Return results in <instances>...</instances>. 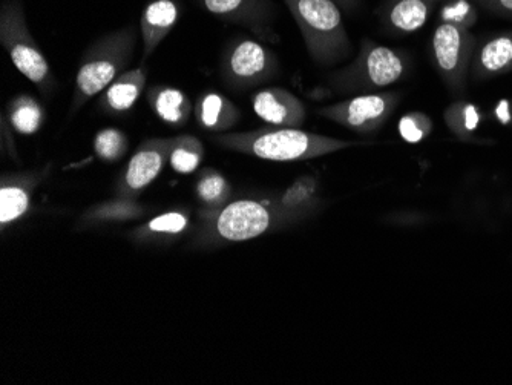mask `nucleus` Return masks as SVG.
Masks as SVG:
<instances>
[{"label":"nucleus","instance_id":"obj_31","mask_svg":"<svg viewBox=\"0 0 512 385\" xmlns=\"http://www.w3.org/2000/svg\"><path fill=\"white\" fill-rule=\"evenodd\" d=\"M494 116L502 125H511L512 123V103L509 100H502L497 103L494 109Z\"/></svg>","mask_w":512,"mask_h":385},{"label":"nucleus","instance_id":"obj_21","mask_svg":"<svg viewBox=\"0 0 512 385\" xmlns=\"http://www.w3.org/2000/svg\"><path fill=\"white\" fill-rule=\"evenodd\" d=\"M445 123L448 129L456 135L457 139L463 142H474L477 129L483 120L482 111L479 106L467 100H456L451 103L444 114Z\"/></svg>","mask_w":512,"mask_h":385},{"label":"nucleus","instance_id":"obj_22","mask_svg":"<svg viewBox=\"0 0 512 385\" xmlns=\"http://www.w3.org/2000/svg\"><path fill=\"white\" fill-rule=\"evenodd\" d=\"M204 158V146L194 135H178L172 139L169 165L177 174L189 175L200 168Z\"/></svg>","mask_w":512,"mask_h":385},{"label":"nucleus","instance_id":"obj_19","mask_svg":"<svg viewBox=\"0 0 512 385\" xmlns=\"http://www.w3.org/2000/svg\"><path fill=\"white\" fill-rule=\"evenodd\" d=\"M195 119L204 131L223 134L235 128L241 120L240 109L220 93H204L195 103Z\"/></svg>","mask_w":512,"mask_h":385},{"label":"nucleus","instance_id":"obj_7","mask_svg":"<svg viewBox=\"0 0 512 385\" xmlns=\"http://www.w3.org/2000/svg\"><path fill=\"white\" fill-rule=\"evenodd\" d=\"M279 60L270 48L252 37H235L220 60V76L232 91H247L275 79Z\"/></svg>","mask_w":512,"mask_h":385},{"label":"nucleus","instance_id":"obj_17","mask_svg":"<svg viewBox=\"0 0 512 385\" xmlns=\"http://www.w3.org/2000/svg\"><path fill=\"white\" fill-rule=\"evenodd\" d=\"M434 7L431 0H385L379 14L390 33L413 34L427 24Z\"/></svg>","mask_w":512,"mask_h":385},{"label":"nucleus","instance_id":"obj_9","mask_svg":"<svg viewBox=\"0 0 512 385\" xmlns=\"http://www.w3.org/2000/svg\"><path fill=\"white\" fill-rule=\"evenodd\" d=\"M401 96L398 93L359 94L342 102L325 106L319 116L344 126L358 134H373L381 129L398 108Z\"/></svg>","mask_w":512,"mask_h":385},{"label":"nucleus","instance_id":"obj_28","mask_svg":"<svg viewBox=\"0 0 512 385\" xmlns=\"http://www.w3.org/2000/svg\"><path fill=\"white\" fill-rule=\"evenodd\" d=\"M142 215V208L135 205L134 201L131 200H119L117 203H111V205H103L100 208L94 209L89 212V217L92 220L100 221H122L129 220V218L138 217Z\"/></svg>","mask_w":512,"mask_h":385},{"label":"nucleus","instance_id":"obj_2","mask_svg":"<svg viewBox=\"0 0 512 385\" xmlns=\"http://www.w3.org/2000/svg\"><path fill=\"white\" fill-rule=\"evenodd\" d=\"M315 181L301 178L284 194L279 205L263 200L241 198L230 201L214 218L217 240L240 243L266 234L281 223H289L307 211L306 200L312 198Z\"/></svg>","mask_w":512,"mask_h":385},{"label":"nucleus","instance_id":"obj_14","mask_svg":"<svg viewBox=\"0 0 512 385\" xmlns=\"http://www.w3.org/2000/svg\"><path fill=\"white\" fill-rule=\"evenodd\" d=\"M512 71V31L491 34L477 40L470 65L474 80L493 79Z\"/></svg>","mask_w":512,"mask_h":385},{"label":"nucleus","instance_id":"obj_24","mask_svg":"<svg viewBox=\"0 0 512 385\" xmlns=\"http://www.w3.org/2000/svg\"><path fill=\"white\" fill-rule=\"evenodd\" d=\"M197 195L203 205L211 211H218L229 203L232 186L221 172L207 168L198 177Z\"/></svg>","mask_w":512,"mask_h":385},{"label":"nucleus","instance_id":"obj_26","mask_svg":"<svg viewBox=\"0 0 512 385\" xmlns=\"http://www.w3.org/2000/svg\"><path fill=\"white\" fill-rule=\"evenodd\" d=\"M442 24L471 30L479 20V10L473 0H447L439 11Z\"/></svg>","mask_w":512,"mask_h":385},{"label":"nucleus","instance_id":"obj_6","mask_svg":"<svg viewBox=\"0 0 512 385\" xmlns=\"http://www.w3.org/2000/svg\"><path fill=\"white\" fill-rule=\"evenodd\" d=\"M0 43L22 76L37 86L43 96L56 89V77L31 34L22 0H4L0 5Z\"/></svg>","mask_w":512,"mask_h":385},{"label":"nucleus","instance_id":"obj_15","mask_svg":"<svg viewBox=\"0 0 512 385\" xmlns=\"http://www.w3.org/2000/svg\"><path fill=\"white\" fill-rule=\"evenodd\" d=\"M180 5L177 0H151L140 19L143 40V60L149 59L160 47V43L174 30L180 20Z\"/></svg>","mask_w":512,"mask_h":385},{"label":"nucleus","instance_id":"obj_30","mask_svg":"<svg viewBox=\"0 0 512 385\" xmlns=\"http://www.w3.org/2000/svg\"><path fill=\"white\" fill-rule=\"evenodd\" d=\"M11 125L8 122L7 116L2 114V142H4V148L10 152V157L14 160H19L17 157L16 143H14L13 134H11Z\"/></svg>","mask_w":512,"mask_h":385},{"label":"nucleus","instance_id":"obj_33","mask_svg":"<svg viewBox=\"0 0 512 385\" xmlns=\"http://www.w3.org/2000/svg\"><path fill=\"white\" fill-rule=\"evenodd\" d=\"M431 2H433L434 5H436L437 2H447V0H431Z\"/></svg>","mask_w":512,"mask_h":385},{"label":"nucleus","instance_id":"obj_11","mask_svg":"<svg viewBox=\"0 0 512 385\" xmlns=\"http://www.w3.org/2000/svg\"><path fill=\"white\" fill-rule=\"evenodd\" d=\"M201 7L227 22L240 25L264 42L279 40L275 31L276 7L272 0H198Z\"/></svg>","mask_w":512,"mask_h":385},{"label":"nucleus","instance_id":"obj_10","mask_svg":"<svg viewBox=\"0 0 512 385\" xmlns=\"http://www.w3.org/2000/svg\"><path fill=\"white\" fill-rule=\"evenodd\" d=\"M171 146L172 139H148L138 146L117 181V198L134 201L142 194L169 163Z\"/></svg>","mask_w":512,"mask_h":385},{"label":"nucleus","instance_id":"obj_4","mask_svg":"<svg viewBox=\"0 0 512 385\" xmlns=\"http://www.w3.org/2000/svg\"><path fill=\"white\" fill-rule=\"evenodd\" d=\"M298 25L307 53L319 66H335L352 56L342 10L333 0H283Z\"/></svg>","mask_w":512,"mask_h":385},{"label":"nucleus","instance_id":"obj_25","mask_svg":"<svg viewBox=\"0 0 512 385\" xmlns=\"http://www.w3.org/2000/svg\"><path fill=\"white\" fill-rule=\"evenodd\" d=\"M92 149L103 163H117L129 149L128 135L120 129L106 128L97 132L92 140Z\"/></svg>","mask_w":512,"mask_h":385},{"label":"nucleus","instance_id":"obj_12","mask_svg":"<svg viewBox=\"0 0 512 385\" xmlns=\"http://www.w3.org/2000/svg\"><path fill=\"white\" fill-rule=\"evenodd\" d=\"M253 112L270 126L299 128L306 122V106L295 94L278 86L260 89L253 94Z\"/></svg>","mask_w":512,"mask_h":385},{"label":"nucleus","instance_id":"obj_13","mask_svg":"<svg viewBox=\"0 0 512 385\" xmlns=\"http://www.w3.org/2000/svg\"><path fill=\"white\" fill-rule=\"evenodd\" d=\"M51 166L40 171L23 172V174H4L0 183V226L22 218L31 208V198L37 186L50 174Z\"/></svg>","mask_w":512,"mask_h":385},{"label":"nucleus","instance_id":"obj_16","mask_svg":"<svg viewBox=\"0 0 512 385\" xmlns=\"http://www.w3.org/2000/svg\"><path fill=\"white\" fill-rule=\"evenodd\" d=\"M146 70L143 66L120 74L108 88L100 94L99 108L108 116H122L134 108L137 100L145 93Z\"/></svg>","mask_w":512,"mask_h":385},{"label":"nucleus","instance_id":"obj_18","mask_svg":"<svg viewBox=\"0 0 512 385\" xmlns=\"http://www.w3.org/2000/svg\"><path fill=\"white\" fill-rule=\"evenodd\" d=\"M155 116L172 128H183L191 119L194 106L184 91L175 86L155 85L146 93Z\"/></svg>","mask_w":512,"mask_h":385},{"label":"nucleus","instance_id":"obj_1","mask_svg":"<svg viewBox=\"0 0 512 385\" xmlns=\"http://www.w3.org/2000/svg\"><path fill=\"white\" fill-rule=\"evenodd\" d=\"M212 142L226 151L240 152L267 162L279 163L304 162L310 158L322 157L359 145L350 140H339L283 126H266L255 131L229 134L223 132L212 137Z\"/></svg>","mask_w":512,"mask_h":385},{"label":"nucleus","instance_id":"obj_32","mask_svg":"<svg viewBox=\"0 0 512 385\" xmlns=\"http://www.w3.org/2000/svg\"><path fill=\"white\" fill-rule=\"evenodd\" d=\"M345 13H355L361 7L362 0H333Z\"/></svg>","mask_w":512,"mask_h":385},{"label":"nucleus","instance_id":"obj_27","mask_svg":"<svg viewBox=\"0 0 512 385\" xmlns=\"http://www.w3.org/2000/svg\"><path fill=\"white\" fill-rule=\"evenodd\" d=\"M433 126V120L425 112L411 111L399 120L398 131L405 142L416 145L430 137Z\"/></svg>","mask_w":512,"mask_h":385},{"label":"nucleus","instance_id":"obj_29","mask_svg":"<svg viewBox=\"0 0 512 385\" xmlns=\"http://www.w3.org/2000/svg\"><path fill=\"white\" fill-rule=\"evenodd\" d=\"M473 2L491 16L512 20V0H473Z\"/></svg>","mask_w":512,"mask_h":385},{"label":"nucleus","instance_id":"obj_3","mask_svg":"<svg viewBox=\"0 0 512 385\" xmlns=\"http://www.w3.org/2000/svg\"><path fill=\"white\" fill-rule=\"evenodd\" d=\"M138 30L134 25L103 34L86 48L76 76L71 116L99 96L120 74L128 71L137 47Z\"/></svg>","mask_w":512,"mask_h":385},{"label":"nucleus","instance_id":"obj_20","mask_svg":"<svg viewBox=\"0 0 512 385\" xmlns=\"http://www.w3.org/2000/svg\"><path fill=\"white\" fill-rule=\"evenodd\" d=\"M4 114L11 128L20 135L36 134L45 122L43 106L28 94H20L11 99Z\"/></svg>","mask_w":512,"mask_h":385},{"label":"nucleus","instance_id":"obj_23","mask_svg":"<svg viewBox=\"0 0 512 385\" xmlns=\"http://www.w3.org/2000/svg\"><path fill=\"white\" fill-rule=\"evenodd\" d=\"M189 214L184 211L166 212L152 218L134 232L135 238L142 241L160 240V238L177 237L189 226Z\"/></svg>","mask_w":512,"mask_h":385},{"label":"nucleus","instance_id":"obj_8","mask_svg":"<svg viewBox=\"0 0 512 385\" xmlns=\"http://www.w3.org/2000/svg\"><path fill=\"white\" fill-rule=\"evenodd\" d=\"M476 37L467 28L440 22L431 37V56L440 79L450 93L460 96L467 89Z\"/></svg>","mask_w":512,"mask_h":385},{"label":"nucleus","instance_id":"obj_5","mask_svg":"<svg viewBox=\"0 0 512 385\" xmlns=\"http://www.w3.org/2000/svg\"><path fill=\"white\" fill-rule=\"evenodd\" d=\"M410 66V56L404 50L362 39L358 56L352 63L330 74L329 85L339 94L379 93L404 79Z\"/></svg>","mask_w":512,"mask_h":385}]
</instances>
